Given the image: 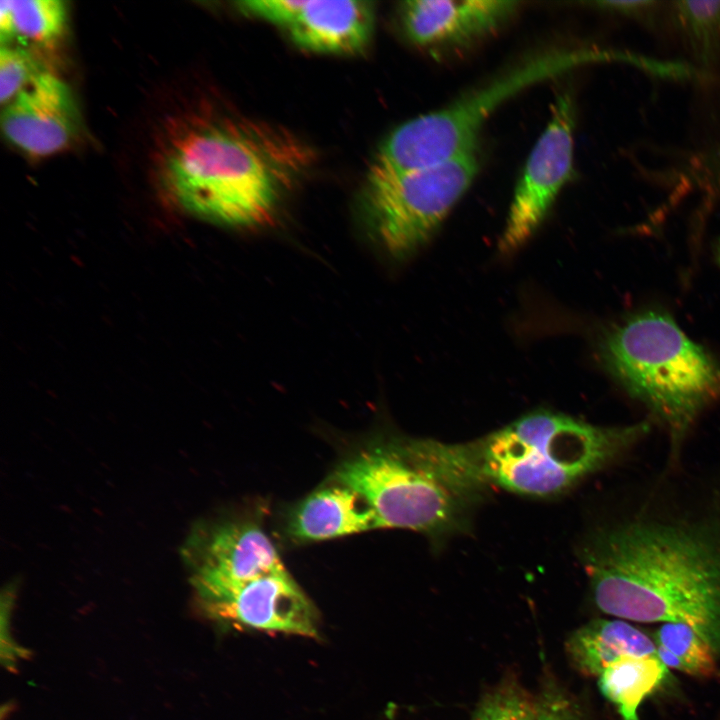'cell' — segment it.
Instances as JSON below:
<instances>
[{
	"label": "cell",
	"instance_id": "5",
	"mask_svg": "<svg viewBox=\"0 0 720 720\" xmlns=\"http://www.w3.org/2000/svg\"><path fill=\"white\" fill-rule=\"evenodd\" d=\"M330 481L357 492L372 508L379 528L432 537L465 527L481 496L441 459L437 440L375 438L344 457Z\"/></svg>",
	"mask_w": 720,
	"mask_h": 720
},
{
	"label": "cell",
	"instance_id": "21",
	"mask_svg": "<svg viewBox=\"0 0 720 720\" xmlns=\"http://www.w3.org/2000/svg\"><path fill=\"white\" fill-rule=\"evenodd\" d=\"M43 71L25 47L2 45L0 50V101L10 103L29 86Z\"/></svg>",
	"mask_w": 720,
	"mask_h": 720
},
{
	"label": "cell",
	"instance_id": "23",
	"mask_svg": "<svg viewBox=\"0 0 720 720\" xmlns=\"http://www.w3.org/2000/svg\"><path fill=\"white\" fill-rule=\"evenodd\" d=\"M598 8L624 15L641 17L652 9V1H598L593 3Z\"/></svg>",
	"mask_w": 720,
	"mask_h": 720
},
{
	"label": "cell",
	"instance_id": "4",
	"mask_svg": "<svg viewBox=\"0 0 720 720\" xmlns=\"http://www.w3.org/2000/svg\"><path fill=\"white\" fill-rule=\"evenodd\" d=\"M608 372L667 435L666 460L684 457L700 415L720 400V366L668 315L636 314L600 342Z\"/></svg>",
	"mask_w": 720,
	"mask_h": 720
},
{
	"label": "cell",
	"instance_id": "20",
	"mask_svg": "<svg viewBox=\"0 0 720 720\" xmlns=\"http://www.w3.org/2000/svg\"><path fill=\"white\" fill-rule=\"evenodd\" d=\"M472 720H544L541 699L505 682L481 699Z\"/></svg>",
	"mask_w": 720,
	"mask_h": 720
},
{
	"label": "cell",
	"instance_id": "11",
	"mask_svg": "<svg viewBox=\"0 0 720 720\" xmlns=\"http://www.w3.org/2000/svg\"><path fill=\"white\" fill-rule=\"evenodd\" d=\"M204 607L214 618L241 627L318 635L316 609L286 568L245 582Z\"/></svg>",
	"mask_w": 720,
	"mask_h": 720
},
{
	"label": "cell",
	"instance_id": "25",
	"mask_svg": "<svg viewBox=\"0 0 720 720\" xmlns=\"http://www.w3.org/2000/svg\"><path fill=\"white\" fill-rule=\"evenodd\" d=\"M719 259H720V245H719Z\"/></svg>",
	"mask_w": 720,
	"mask_h": 720
},
{
	"label": "cell",
	"instance_id": "13",
	"mask_svg": "<svg viewBox=\"0 0 720 720\" xmlns=\"http://www.w3.org/2000/svg\"><path fill=\"white\" fill-rule=\"evenodd\" d=\"M518 5L502 0H410L400 5V21L417 46H458L495 32Z\"/></svg>",
	"mask_w": 720,
	"mask_h": 720
},
{
	"label": "cell",
	"instance_id": "10",
	"mask_svg": "<svg viewBox=\"0 0 720 720\" xmlns=\"http://www.w3.org/2000/svg\"><path fill=\"white\" fill-rule=\"evenodd\" d=\"M236 5L282 28L297 46L318 53L360 52L374 30L375 12L369 1L256 0Z\"/></svg>",
	"mask_w": 720,
	"mask_h": 720
},
{
	"label": "cell",
	"instance_id": "18",
	"mask_svg": "<svg viewBox=\"0 0 720 720\" xmlns=\"http://www.w3.org/2000/svg\"><path fill=\"white\" fill-rule=\"evenodd\" d=\"M657 656L669 669L695 677L708 678L718 672V655L693 628L681 623H665L655 634Z\"/></svg>",
	"mask_w": 720,
	"mask_h": 720
},
{
	"label": "cell",
	"instance_id": "8",
	"mask_svg": "<svg viewBox=\"0 0 720 720\" xmlns=\"http://www.w3.org/2000/svg\"><path fill=\"white\" fill-rule=\"evenodd\" d=\"M575 104L568 91L552 104L549 122L534 145L514 191L499 241L514 252L538 229L573 171Z\"/></svg>",
	"mask_w": 720,
	"mask_h": 720
},
{
	"label": "cell",
	"instance_id": "17",
	"mask_svg": "<svg viewBox=\"0 0 720 720\" xmlns=\"http://www.w3.org/2000/svg\"><path fill=\"white\" fill-rule=\"evenodd\" d=\"M67 8L58 0L1 1L2 44L17 41L24 46H49L63 34Z\"/></svg>",
	"mask_w": 720,
	"mask_h": 720
},
{
	"label": "cell",
	"instance_id": "1",
	"mask_svg": "<svg viewBox=\"0 0 720 720\" xmlns=\"http://www.w3.org/2000/svg\"><path fill=\"white\" fill-rule=\"evenodd\" d=\"M592 598L631 622L681 623L720 657V456L632 477L579 549Z\"/></svg>",
	"mask_w": 720,
	"mask_h": 720
},
{
	"label": "cell",
	"instance_id": "15",
	"mask_svg": "<svg viewBox=\"0 0 720 720\" xmlns=\"http://www.w3.org/2000/svg\"><path fill=\"white\" fill-rule=\"evenodd\" d=\"M565 648L575 668L590 677L622 657L657 655L655 642L623 619L592 620L568 637Z\"/></svg>",
	"mask_w": 720,
	"mask_h": 720
},
{
	"label": "cell",
	"instance_id": "19",
	"mask_svg": "<svg viewBox=\"0 0 720 720\" xmlns=\"http://www.w3.org/2000/svg\"><path fill=\"white\" fill-rule=\"evenodd\" d=\"M675 12L699 59L710 62L720 47V1H677Z\"/></svg>",
	"mask_w": 720,
	"mask_h": 720
},
{
	"label": "cell",
	"instance_id": "12",
	"mask_svg": "<svg viewBox=\"0 0 720 720\" xmlns=\"http://www.w3.org/2000/svg\"><path fill=\"white\" fill-rule=\"evenodd\" d=\"M5 137L31 156H49L67 148L78 135L80 115L69 86L43 72L4 106Z\"/></svg>",
	"mask_w": 720,
	"mask_h": 720
},
{
	"label": "cell",
	"instance_id": "14",
	"mask_svg": "<svg viewBox=\"0 0 720 720\" xmlns=\"http://www.w3.org/2000/svg\"><path fill=\"white\" fill-rule=\"evenodd\" d=\"M286 528L292 539L310 542L379 527L374 511L357 492L329 480L296 505Z\"/></svg>",
	"mask_w": 720,
	"mask_h": 720
},
{
	"label": "cell",
	"instance_id": "7",
	"mask_svg": "<svg viewBox=\"0 0 720 720\" xmlns=\"http://www.w3.org/2000/svg\"><path fill=\"white\" fill-rule=\"evenodd\" d=\"M478 170L475 149L428 167L367 175L365 208L380 244L396 258L421 247L468 190Z\"/></svg>",
	"mask_w": 720,
	"mask_h": 720
},
{
	"label": "cell",
	"instance_id": "16",
	"mask_svg": "<svg viewBox=\"0 0 720 720\" xmlns=\"http://www.w3.org/2000/svg\"><path fill=\"white\" fill-rule=\"evenodd\" d=\"M668 668L657 655L626 656L608 666L598 677L603 696L622 720H640L638 709L662 685Z\"/></svg>",
	"mask_w": 720,
	"mask_h": 720
},
{
	"label": "cell",
	"instance_id": "3",
	"mask_svg": "<svg viewBox=\"0 0 720 720\" xmlns=\"http://www.w3.org/2000/svg\"><path fill=\"white\" fill-rule=\"evenodd\" d=\"M651 430L648 421L602 426L540 409L479 439L438 441L445 463L472 487L552 497L623 459Z\"/></svg>",
	"mask_w": 720,
	"mask_h": 720
},
{
	"label": "cell",
	"instance_id": "24",
	"mask_svg": "<svg viewBox=\"0 0 720 720\" xmlns=\"http://www.w3.org/2000/svg\"><path fill=\"white\" fill-rule=\"evenodd\" d=\"M710 159L713 170L720 179V144L712 149Z\"/></svg>",
	"mask_w": 720,
	"mask_h": 720
},
{
	"label": "cell",
	"instance_id": "6",
	"mask_svg": "<svg viewBox=\"0 0 720 720\" xmlns=\"http://www.w3.org/2000/svg\"><path fill=\"white\" fill-rule=\"evenodd\" d=\"M624 60L623 53L595 49L550 50L530 56L439 110L394 129L373 158L367 175L436 165L476 149L491 114L525 88L581 65Z\"/></svg>",
	"mask_w": 720,
	"mask_h": 720
},
{
	"label": "cell",
	"instance_id": "9",
	"mask_svg": "<svg viewBox=\"0 0 720 720\" xmlns=\"http://www.w3.org/2000/svg\"><path fill=\"white\" fill-rule=\"evenodd\" d=\"M183 554L203 604L221 599L252 579L285 569L270 538L249 521L201 528L190 536Z\"/></svg>",
	"mask_w": 720,
	"mask_h": 720
},
{
	"label": "cell",
	"instance_id": "2",
	"mask_svg": "<svg viewBox=\"0 0 720 720\" xmlns=\"http://www.w3.org/2000/svg\"><path fill=\"white\" fill-rule=\"evenodd\" d=\"M311 151L287 130L215 112L185 116L160 144L159 182L178 206L218 223L269 219L305 173Z\"/></svg>",
	"mask_w": 720,
	"mask_h": 720
},
{
	"label": "cell",
	"instance_id": "22",
	"mask_svg": "<svg viewBox=\"0 0 720 720\" xmlns=\"http://www.w3.org/2000/svg\"><path fill=\"white\" fill-rule=\"evenodd\" d=\"M541 703L544 720H580L575 707L559 692L546 693Z\"/></svg>",
	"mask_w": 720,
	"mask_h": 720
}]
</instances>
